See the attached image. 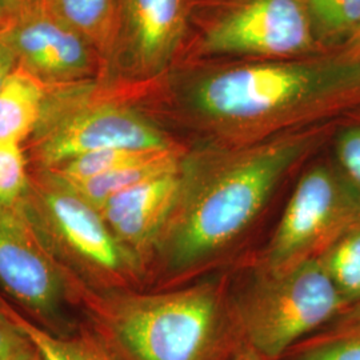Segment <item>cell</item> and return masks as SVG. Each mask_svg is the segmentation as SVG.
Segmentation results:
<instances>
[{
  "label": "cell",
  "instance_id": "6da1fadb",
  "mask_svg": "<svg viewBox=\"0 0 360 360\" xmlns=\"http://www.w3.org/2000/svg\"><path fill=\"white\" fill-rule=\"evenodd\" d=\"M154 110L191 144L245 146L360 110V62L339 51L276 60L176 65L154 84Z\"/></svg>",
  "mask_w": 360,
  "mask_h": 360
},
{
  "label": "cell",
  "instance_id": "7a4b0ae2",
  "mask_svg": "<svg viewBox=\"0 0 360 360\" xmlns=\"http://www.w3.org/2000/svg\"><path fill=\"white\" fill-rule=\"evenodd\" d=\"M331 123L245 146L188 144L179 190L155 245L147 281L172 288L224 266L274 196L326 139Z\"/></svg>",
  "mask_w": 360,
  "mask_h": 360
},
{
  "label": "cell",
  "instance_id": "3957f363",
  "mask_svg": "<svg viewBox=\"0 0 360 360\" xmlns=\"http://www.w3.org/2000/svg\"><path fill=\"white\" fill-rule=\"evenodd\" d=\"M111 360H232L245 338L229 274L155 291L71 287Z\"/></svg>",
  "mask_w": 360,
  "mask_h": 360
},
{
  "label": "cell",
  "instance_id": "277c9868",
  "mask_svg": "<svg viewBox=\"0 0 360 360\" xmlns=\"http://www.w3.org/2000/svg\"><path fill=\"white\" fill-rule=\"evenodd\" d=\"M31 138L37 169L59 167L80 155L108 148L165 150L186 144L135 103L129 87L96 89L91 82L47 89Z\"/></svg>",
  "mask_w": 360,
  "mask_h": 360
},
{
  "label": "cell",
  "instance_id": "5b68a950",
  "mask_svg": "<svg viewBox=\"0 0 360 360\" xmlns=\"http://www.w3.org/2000/svg\"><path fill=\"white\" fill-rule=\"evenodd\" d=\"M20 208L71 279L98 291L139 288L146 282L101 211L51 172L31 174Z\"/></svg>",
  "mask_w": 360,
  "mask_h": 360
},
{
  "label": "cell",
  "instance_id": "8992f818",
  "mask_svg": "<svg viewBox=\"0 0 360 360\" xmlns=\"http://www.w3.org/2000/svg\"><path fill=\"white\" fill-rule=\"evenodd\" d=\"M251 272L245 290H235V302L247 346L267 359H282L349 311L321 257L283 272Z\"/></svg>",
  "mask_w": 360,
  "mask_h": 360
},
{
  "label": "cell",
  "instance_id": "52a82bcc",
  "mask_svg": "<svg viewBox=\"0 0 360 360\" xmlns=\"http://www.w3.org/2000/svg\"><path fill=\"white\" fill-rule=\"evenodd\" d=\"M318 53L323 52L304 0H217L187 40L179 63L276 60Z\"/></svg>",
  "mask_w": 360,
  "mask_h": 360
},
{
  "label": "cell",
  "instance_id": "ba28073f",
  "mask_svg": "<svg viewBox=\"0 0 360 360\" xmlns=\"http://www.w3.org/2000/svg\"><path fill=\"white\" fill-rule=\"evenodd\" d=\"M360 220V188L335 162L306 168L269 242L248 267L276 274L319 259Z\"/></svg>",
  "mask_w": 360,
  "mask_h": 360
},
{
  "label": "cell",
  "instance_id": "9c48e42d",
  "mask_svg": "<svg viewBox=\"0 0 360 360\" xmlns=\"http://www.w3.org/2000/svg\"><path fill=\"white\" fill-rule=\"evenodd\" d=\"M196 0H117L115 43L105 72L114 83L151 87L186 47Z\"/></svg>",
  "mask_w": 360,
  "mask_h": 360
},
{
  "label": "cell",
  "instance_id": "30bf717a",
  "mask_svg": "<svg viewBox=\"0 0 360 360\" xmlns=\"http://www.w3.org/2000/svg\"><path fill=\"white\" fill-rule=\"evenodd\" d=\"M0 284L22 307L47 323L71 300L67 272L20 206H0Z\"/></svg>",
  "mask_w": 360,
  "mask_h": 360
},
{
  "label": "cell",
  "instance_id": "8fae6325",
  "mask_svg": "<svg viewBox=\"0 0 360 360\" xmlns=\"http://www.w3.org/2000/svg\"><path fill=\"white\" fill-rule=\"evenodd\" d=\"M19 67L47 89L92 82L103 65L90 43L38 0L13 15L4 30Z\"/></svg>",
  "mask_w": 360,
  "mask_h": 360
},
{
  "label": "cell",
  "instance_id": "7c38bea8",
  "mask_svg": "<svg viewBox=\"0 0 360 360\" xmlns=\"http://www.w3.org/2000/svg\"><path fill=\"white\" fill-rule=\"evenodd\" d=\"M179 168L117 193L99 208L119 243L139 263L146 281L155 245L178 196Z\"/></svg>",
  "mask_w": 360,
  "mask_h": 360
},
{
  "label": "cell",
  "instance_id": "4fadbf2b",
  "mask_svg": "<svg viewBox=\"0 0 360 360\" xmlns=\"http://www.w3.org/2000/svg\"><path fill=\"white\" fill-rule=\"evenodd\" d=\"M47 87L22 67L0 89V142L23 144L38 127Z\"/></svg>",
  "mask_w": 360,
  "mask_h": 360
},
{
  "label": "cell",
  "instance_id": "5bb4252c",
  "mask_svg": "<svg viewBox=\"0 0 360 360\" xmlns=\"http://www.w3.org/2000/svg\"><path fill=\"white\" fill-rule=\"evenodd\" d=\"M52 15L86 39L101 58L103 74L111 59L117 23V0H38Z\"/></svg>",
  "mask_w": 360,
  "mask_h": 360
},
{
  "label": "cell",
  "instance_id": "9a60e30c",
  "mask_svg": "<svg viewBox=\"0 0 360 360\" xmlns=\"http://www.w3.org/2000/svg\"><path fill=\"white\" fill-rule=\"evenodd\" d=\"M0 311L28 338L46 360H111L84 327L77 334H58L30 321L0 297Z\"/></svg>",
  "mask_w": 360,
  "mask_h": 360
},
{
  "label": "cell",
  "instance_id": "2e32d148",
  "mask_svg": "<svg viewBox=\"0 0 360 360\" xmlns=\"http://www.w3.org/2000/svg\"><path fill=\"white\" fill-rule=\"evenodd\" d=\"M281 360H360V312L348 311L299 342Z\"/></svg>",
  "mask_w": 360,
  "mask_h": 360
},
{
  "label": "cell",
  "instance_id": "e0dca14e",
  "mask_svg": "<svg viewBox=\"0 0 360 360\" xmlns=\"http://www.w3.org/2000/svg\"><path fill=\"white\" fill-rule=\"evenodd\" d=\"M322 52L345 44L360 25V0H304Z\"/></svg>",
  "mask_w": 360,
  "mask_h": 360
},
{
  "label": "cell",
  "instance_id": "ac0fdd59",
  "mask_svg": "<svg viewBox=\"0 0 360 360\" xmlns=\"http://www.w3.org/2000/svg\"><path fill=\"white\" fill-rule=\"evenodd\" d=\"M321 260L348 309L360 306V220L323 254Z\"/></svg>",
  "mask_w": 360,
  "mask_h": 360
},
{
  "label": "cell",
  "instance_id": "d6986e66",
  "mask_svg": "<svg viewBox=\"0 0 360 360\" xmlns=\"http://www.w3.org/2000/svg\"><path fill=\"white\" fill-rule=\"evenodd\" d=\"M183 146V144H181ZM179 147V146H178ZM175 148V147H174ZM169 150H134V148H108L80 155L59 167L46 169L65 183H77L115 169L129 167L153 159L156 155Z\"/></svg>",
  "mask_w": 360,
  "mask_h": 360
},
{
  "label": "cell",
  "instance_id": "ffe728a7",
  "mask_svg": "<svg viewBox=\"0 0 360 360\" xmlns=\"http://www.w3.org/2000/svg\"><path fill=\"white\" fill-rule=\"evenodd\" d=\"M30 179L23 144L0 142V206H20Z\"/></svg>",
  "mask_w": 360,
  "mask_h": 360
},
{
  "label": "cell",
  "instance_id": "44dd1931",
  "mask_svg": "<svg viewBox=\"0 0 360 360\" xmlns=\"http://www.w3.org/2000/svg\"><path fill=\"white\" fill-rule=\"evenodd\" d=\"M335 163L360 188V120L349 119L335 134Z\"/></svg>",
  "mask_w": 360,
  "mask_h": 360
},
{
  "label": "cell",
  "instance_id": "7402d4cb",
  "mask_svg": "<svg viewBox=\"0 0 360 360\" xmlns=\"http://www.w3.org/2000/svg\"><path fill=\"white\" fill-rule=\"evenodd\" d=\"M30 346V340L0 311V360H18Z\"/></svg>",
  "mask_w": 360,
  "mask_h": 360
},
{
  "label": "cell",
  "instance_id": "603a6c76",
  "mask_svg": "<svg viewBox=\"0 0 360 360\" xmlns=\"http://www.w3.org/2000/svg\"><path fill=\"white\" fill-rule=\"evenodd\" d=\"M4 30L0 31V89L19 65L16 53L13 51L10 40L6 37Z\"/></svg>",
  "mask_w": 360,
  "mask_h": 360
},
{
  "label": "cell",
  "instance_id": "cb8c5ba5",
  "mask_svg": "<svg viewBox=\"0 0 360 360\" xmlns=\"http://www.w3.org/2000/svg\"><path fill=\"white\" fill-rule=\"evenodd\" d=\"M335 51L340 52L348 60L360 62V25L345 41V44Z\"/></svg>",
  "mask_w": 360,
  "mask_h": 360
},
{
  "label": "cell",
  "instance_id": "d4e9b609",
  "mask_svg": "<svg viewBox=\"0 0 360 360\" xmlns=\"http://www.w3.org/2000/svg\"><path fill=\"white\" fill-rule=\"evenodd\" d=\"M232 360H270L262 354H259L254 348L250 347L245 345V347L240 349V352Z\"/></svg>",
  "mask_w": 360,
  "mask_h": 360
},
{
  "label": "cell",
  "instance_id": "484cf974",
  "mask_svg": "<svg viewBox=\"0 0 360 360\" xmlns=\"http://www.w3.org/2000/svg\"><path fill=\"white\" fill-rule=\"evenodd\" d=\"M13 18V11L7 7V4L3 0H0V31L10 26Z\"/></svg>",
  "mask_w": 360,
  "mask_h": 360
},
{
  "label": "cell",
  "instance_id": "4316f807",
  "mask_svg": "<svg viewBox=\"0 0 360 360\" xmlns=\"http://www.w3.org/2000/svg\"><path fill=\"white\" fill-rule=\"evenodd\" d=\"M18 360H46L43 355L39 352L37 347L30 342V346L25 349V352L20 355Z\"/></svg>",
  "mask_w": 360,
  "mask_h": 360
},
{
  "label": "cell",
  "instance_id": "83f0119b",
  "mask_svg": "<svg viewBox=\"0 0 360 360\" xmlns=\"http://www.w3.org/2000/svg\"><path fill=\"white\" fill-rule=\"evenodd\" d=\"M7 7L13 11V15L19 13L20 10H23L27 6H30L31 3H34L35 0H3Z\"/></svg>",
  "mask_w": 360,
  "mask_h": 360
},
{
  "label": "cell",
  "instance_id": "f1b7e54d",
  "mask_svg": "<svg viewBox=\"0 0 360 360\" xmlns=\"http://www.w3.org/2000/svg\"><path fill=\"white\" fill-rule=\"evenodd\" d=\"M347 116L348 119H356V120H360V110H356V111L348 114Z\"/></svg>",
  "mask_w": 360,
  "mask_h": 360
},
{
  "label": "cell",
  "instance_id": "f546056e",
  "mask_svg": "<svg viewBox=\"0 0 360 360\" xmlns=\"http://www.w3.org/2000/svg\"><path fill=\"white\" fill-rule=\"evenodd\" d=\"M355 309V311H358V312H360V306H358V307H355V309Z\"/></svg>",
  "mask_w": 360,
  "mask_h": 360
}]
</instances>
